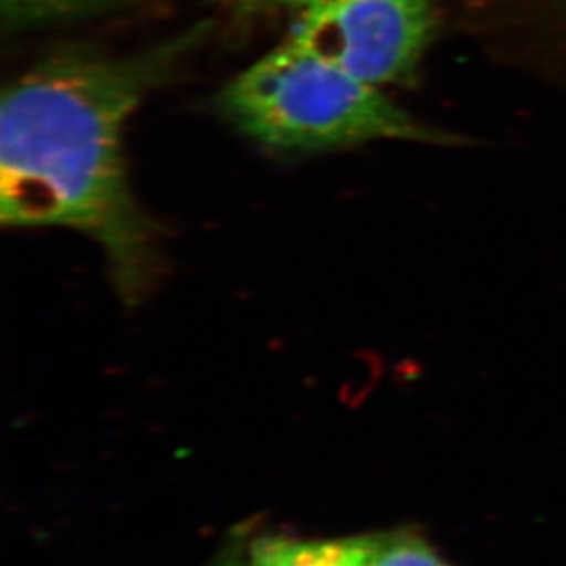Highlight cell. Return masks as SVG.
<instances>
[{
    "mask_svg": "<svg viewBox=\"0 0 566 566\" xmlns=\"http://www.w3.org/2000/svg\"><path fill=\"white\" fill-rule=\"evenodd\" d=\"M175 55L177 44L134 57L60 55L6 86L0 103V222L91 237L127 303L147 294L160 256L128 180L125 130Z\"/></svg>",
    "mask_w": 566,
    "mask_h": 566,
    "instance_id": "1",
    "label": "cell"
},
{
    "mask_svg": "<svg viewBox=\"0 0 566 566\" xmlns=\"http://www.w3.org/2000/svg\"><path fill=\"white\" fill-rule=\"evenodd\" d=\"M219 103L239 133L277 153L311 155L385 139L459 144L289 38L235 75Z\"/></svg>",
    "mask_w": 566,
    "mask_h": 566,
    "instance_id": "2",
    "label": "cell"
},
{
    "mask_svg": "<svg viewBox=\"0 0 566 566\" xmlns=\"http://www.w3.org/2000/svg\"><path fill=\"white\" fill-rule=\"evenodd\" d=\"M440 17V0H308L289 39L384 91L417 83Z\"/></svg>",
    "mask_w": 566,
    "mask_h": 566,
    "instance_id": "3",
    "label": "cell"
},
{
    "mask_svg": "<svg viewBox=\"0 0 566 566\" xmlns=\"http://www.w3.org/2000/svg\"><path fill=\"white\" fill-rule=\"evenodd\" d=\"M473 27L537 60L566 63V0H464Z\"/></svg>",
    "mask_w": 566,
    "mask_h": 566,
    "instance_id": "4",
    "label": "cell"
},
{
    "mask_svg": "<svg viewBox=\"0 0 566 566\" xmlns=\"http://www.w3.org/2000/svg\"><path fill=\"white\" fill-rule=\"evenodd\" d=\"M378 535L345 539H294L261 535L248 545L242 566H370Z\"/></svg>",
    "mask_w": 566,
    "mask_h": 566,
    "instance_id": "5",
    "label": "cell"
},
{
    "mask_svg": "<svg viewBox=\"0 0 566 566\" xmlns=\"http://www.w3.org/2000/svg\"><path fill=\"white\" fill-rule=\"evenodd\" d=\"M2 13L17 27L33 22L52 21L60 17L74 15L80 11L114 2V0H0Z\"/></svg>",
    "mask_w": 566,
    "mask_h": 566,
    "instance_id": "6",
    "label": "cell"
},
{
    "mask_svg": "<svg viewBox=\"0 0 566 566\" xmlns=\"http://www.w3.org/2000/svg\"><path fill=\"white\" fill-rule=\"evenodd\" d=\"M370 566H448L422 539L411 534L378 535Z\"/></svg>",
    "mask_w": 566,
    "mask_h": 566,
    "instance_id": "7",
    "label": "cell"
},
{
    "mask_svg": "<svg viewBox=\"0 0 566 566\" xmlns=\"http://www.w3.org/2000/svg\"><path fill=\"white\" fill-rule=\"evenodd\" d=\"M228 4L241 6V8H277V6H289L300 10L308 0H224Z\"/></svg>",
    "mask_w": 566,
    "mask_h": 566,
    "instance_id": "8",
    "label": "cell"
}]
</instances>
